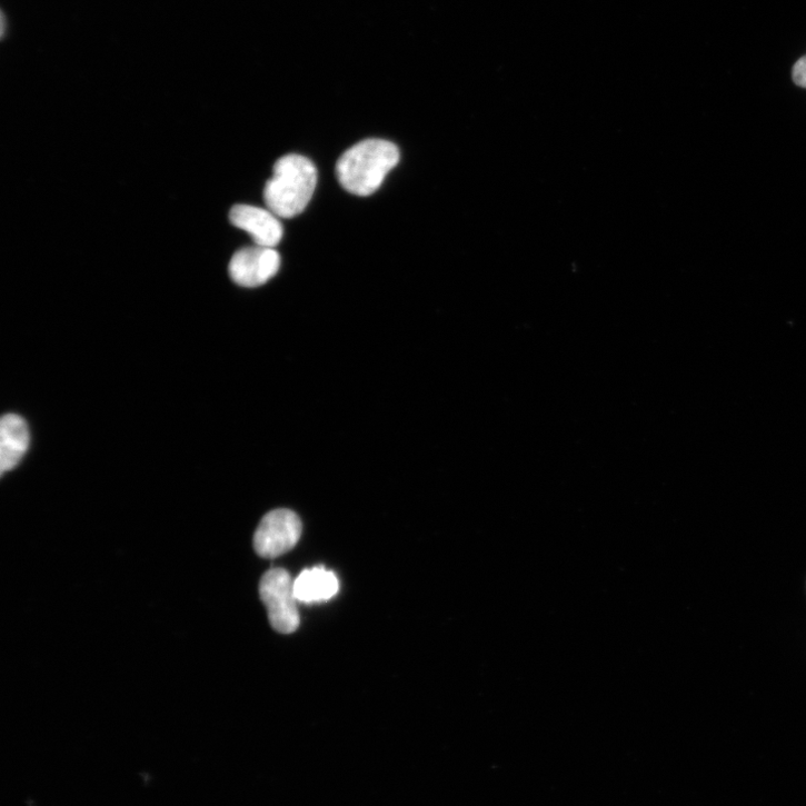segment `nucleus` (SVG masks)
Listing matches in <instances>:
<instances>
[{"instance_id": "39448f33", "label": "nucleus", "mask_w": 806, "mask_h": 806, "mask_svg": "<svg viewBox=\"0 0 806 806\" xmlns=\"http://www.w3.org/2000/svg\"><path fill=\"white\" fill-rule=\"evenodd\" d=\"M280 256L273 248L249 247L237 251L229 265L231 279L242 287H259L279 270Z\"/></svg>"}, {"instance_id": "423d86ee", "label": "nucleus", "mask_w": 806, "mask_h": 806, "mask_svg": "<svg viewBox=\"0 0 806 806\" xmlns=\"http://www.w3.org/2000/svg\"><path fill=\"white\" fill-rule=\"evenodd\" d=\"M231 223L246 231L256 246L275 248L281 241L283 229L270 210L251 206H236L229 215Z\"/></svg>"}, {"instance_id": "1a4fd4ad", "label": "nucleus", "mask_w": 806, "mask_h": 806, "mask_svg": "<svg viewBox=\"0 0 806 806\" xmlns=\"http://www.w3.org/2000/svg\"><path fill=\"white\" fill-rule=\"evenodd\" d=\"M792 78L795 84L800 88H806V56L795 63Z\"/></svg>"}, {"instance_id": "0eeeda50", "label": "nucleus", "mask_w": 806, "mask_h": 806, "mask_svg": "<svg viewBox=\"0 0 806 806\" xmlns=\"http://www.w3.org/2000/svg\"><path fill=\"white\" fill-rule=\"evenodd\" d=\"M30 446V430L27 421L9 414L0 421V470L4 474L16 468Z\"/></svg>"}, {"instance_id": "f257e3e1", "label": "nucleus", "mask_w": 806, "mask_h": 806, "mask_svg": "<svg viewBox=\"0 0 806 806\" xmlns=\"http://www.w3.org/2000/svg\"><path fill=\"white\" fill-rule=\"evenodd\" d=\"M398 147L384 139H367L347 150L338 161L337 177L345 190L369 197L379 190L388 173L398 166Z\"/></svg>"}, {"instance_id": "6e6552de", "label": "nucleus", "mask_w": 806, "mask_h": 806, "mask_svg": "<svg viewBox=\"0 0 806 806\" xmlns=\"http://www.w3.org/2000/svg\"><path fill=\"white\" fill-rule=\"evenodd\" d=\"M293 588L298 601L310 604L331 599L340 584L334 573L317 567L304 570L293 581Z\"/></svg>"}, {"instance_id": "7ed1b4c3", "label": "nucleus", "mask_w": 806, "mask_h": 806, "mask_svg": "<svg viewBox=\"0 0 806 806\" xmlns=\"http://www.w3.org/2000/svg\"><path fill=\"white\" fill-rule=\"evenodd\" d=\"M293 581L281 568L267 571L259 585L271 626L281 634L293 633L300 623Z\"/></svg>"}, {"instance_id": "f03ea898", "label": "nucleus", "mask_w": 806, "mask_h": 806, "mask_svg": "<svg viewBox=\"0 0 806 806\" xmlns=\"http://www.w3.org/2000/svg\"><path fill=\"white\" fill-rule=\"evenodd\" d=\"M317 185V171L308 158L290 153L276 161L263 199L278 218L291 219L308 206Z\"/></svg>"}, {"instance_id": "20e7f679", "label": "nucleus", "mask_w": 806, "mask_h": 806, "mask_svg": "<svg viewBox=\"0 0 806 806\" xmlns=\"http://www.w3.org/2000/svg\"><path fill=\"white\" fill-rule=\"evenodd\" d=\"M301 531V521L295 513L273 510L263 517L256 530L255 550L260 557L277 558L297 545Z\"/></svg>"}]
</instances>
